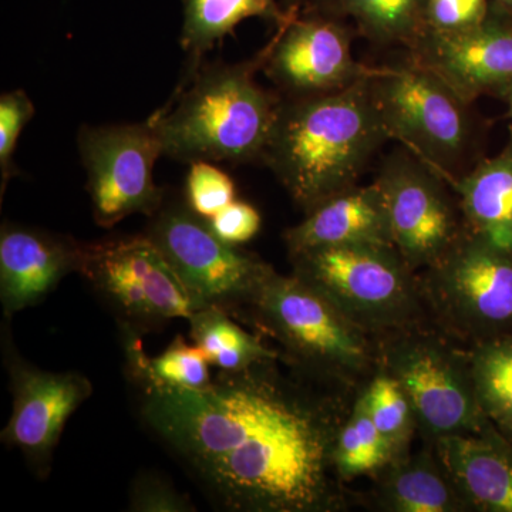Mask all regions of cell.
Listing matches in <instances>:
<instances>
[{"label":"cell","instance_id":"1","mask_svg":"<svg viewBox=\"0 0 512 512\" xmlns=\"http://www.w3.org/2000/svg\"><path fill=\"white\" fill-rule=\"evenodd\" d=\"M282 357L218 373L201 389L161 382L144 370L147 426L187 464L225 510L339 512L348 491L333 460L357 394L315 382Z\"/></svg>","mask_w":512,"mask_h":512},{"label":"cell","instance_id":"2","mask_svg":"<svg viewBox=\"0 0 512 512\" xmlns=\"http://www.w3.org/2000/svg\"><path fill=\"white\" fill-rule=\"evenodd\" d=\"M367 76L345 89L286 96L279 104L262 161L305 214L359 184L390 140Z\"/></svg>","mask_w":512,"mask_h":512},{"label":"cell","instance_id":"3","mask_svg":"<svg viewBox=\"0 0 512 512\" xmlns=\"http://www.w3.org/2000/svg\"><path fill=\"white\" fill-rule=\"evenodd\" d=\"M266 47L248 62L211 67L187 77L170 106L150 117L163 154L185 163L262 161L281 97L256 82Z\"/></svg>","mask_w":512,"mask_h":512},{"label":"cell","instance_id":"4","mask_svg":"<svg viewBox=\"0 0 512 512\" xmlns=\"http://www.w3.org/2000/svg\"><path fill=\"white\" fill-rule=\"evenodd\" d=\"M238 316L278 343L286 365L325 386L359 392L379 367V340L296 275L274 269Z\"/></svg>","mask_w":512,"mask_h":512},{"label":"cell","instance_id":"5","mask_svg":"<svg viewBox=\"0 0 512 512\" xmlns=\"http://www.w3.org/2000/svg\"><path fill=\"white\" fill-rule=\"evenodd\" d=\"M370 93L390 140L399 141L454 187L484 158L487 123L473 104L429 69L372 66Z\"/></svg>","mask_w":512,"mask_h":512},{"label":"cell","instance_id":"6","mask_svg":"<svg viewBox=\"0 0 512 512\" xmlns=\"http://www.w3.org/2000/svg\"><path fill=\"white\" fill-rule=\"evenodd\" d=\"M292 274L379 339L430 323L419 272L393 245H348L289 255Z\"/></svg>","mask_w":512,"mask_h":512},{"label":"cell","instance_id":"7","mask_svg":"<svg viewBox=\"0 0 512 512\" xmlns=\"http://www.w3.org/2000/svg\"><path fill=\"white\" fill-rule=\"evenodd\" d=\"M379 340V366L409 397L424 444L490 426L481 409L467 348L433 322Z\"/></svg>","mask_w":512,"mask_h":512},{"label":"cell","instance_id":"8","mask_svg":"<svg viewBox=\"0 0 512 512\" xmlns=\"http://www.w3.org/2000/svg\"><path fill=\"white\" fill-rule=\"evenodd\" d=\"M431 322L467 346L512 333V252L466 231L419 272Z\"/></svg>","mask_w":512,"mask_h":512},{"label":"cell","instance_id":"9","mask_svg":"<svg viewBox=\"0 0 512 512\" xmlns=\"http://www.w3.org/2000/svg\"><path fill=\"white\" fill-rule=\"evenodd\" d=\"M79 274L136 336L202 308L146 234L83 244Z\"/></svg>","mask_w":512,"mask_h":512},{"label":"cell","instance_id":"10","mask_svg":"<svg viewBox=\"0 0 512 512\" xmlns=\"http://www.w3.org/2000/svg\"><path fill=\"white\" fill-rule=\"evenodd\" d=\"M146 235L202 308L218 306L238 316L274 271L258 255L218 238L187 202L163 204Z\"/></svg>","mask_w":512,"mask_h":512},{"label":"cell","instance_id":"11","mask_svg":"<svg viewBox=\"0 0 512 512\" xmlns=\"http://www.w3.org/2000/svg\"><path fill=\"white\" fill-rule=\"evenodd\" d=\"M373 183L382 192L394 248L413 271L436 264L466 234L454 188L406 147L384 157Z\"/></svg>","mask_w":512,"mask_h":512},{"label":"cell","instance_id":"12","mask_svg":"<svg viewBox=\"0 0 512 512\" xmlns=\"http://www.w3.org/2000/svg\"><path fill=\"white\" fill-rule=\"evenodd\" d=\"M87 171V191L96 224L103 228L134 214L153 217L163 207L164 191L153 170L163 146L150 120L121 126H86L77 137Z\"/></svg>","mask_w":512,"mask_h":512},{"label":"cell","instance_id":"13","mask_svg":"<svg viewBox=\"0 0 512 512\" xmlns=\"http://www.w3.org/2000/svg\"><path fill=\"white\" fill-rule=\"evenodd\" d=\"M355 37L348 20L301 10L276 28L262 70L286 96L345 89L372 69L353 56Z\"/></svg>","mask_w":512,"mask_h":512},{"label":"cell","instance_id":"14","mask_svg":"<svg viewBox=\"0 0 512 512\" xmlns=\"http://www.w3.org/2000/svg\"><path fill=\"white\" fill-rule=\"evenodd\" d=\"M8 372L13 407L2 441L18 448L30 466L46 476L67 420L92 396V383L76 372L36 369L16 353L8 355Z\"/></svg>","mask_w":512,"mask_h":512},{"label":"cell","instance_id":"15","mask_svg":"<svg viewBox=\"0 0 512 512\" xmlns=\"http://www.w3.org/2000/svg\"><path fill=\"white\" fill-rule=\"evenodd\" d=\"M407 59L437 74L468 103L512 80V16L491 2L483 23L461 32L426 29Z\"/></svg>","mask_w":512,"mask_h":512},{"label":"cell","instance_id":"16","mask_svg":"<svg viewBox=\"0 0 512 512\" xmlns=\"http://www.w3.org/2000/svg\"><path fill=\"white\" fill-rule=\"evenodd\" d=\"M83 244L22 225L0 231V301L6 316L43 301L63 278L79 274Z\"/></svg>","mask_w":512,"mask_h":512},{"label":"cell","instance_id":"17","mask_svg":"<svg viewBox=\"0 0 512 512\" xmlns=\"http://www.w3.org/2000/svg\"><path fill=\"white\" fill-rule=\"evenodd\" d=\"M433 447L470 512H512V437L490 424Z\"/></svg>","mask_w":512,"mask_h":512},{"label":"cell","instance_id":"18","mask_svg":"<svg viewBox=\"0 0 512 512\" xmlns=\"http://www.w3.org/2000/svg\"><path fill=\"white\" fill-rule=\"evenodd\" d=\"M284 241L289 255L348 245H393L382 192L375 183L340 192L286 229Z\"/></svg>","mask_w":512,"mask_h":512},{"label":"cell","instance_id":"19","mask_svg":"<svg viewBox=\"0 0 512 512\" xmlns=\"http://www.w3.org/2000/svg\"><path fill=\"white\" fill-rule=\"evenodd\" d=\"M373 504L384 512H470L433 446L394 458L373 477Z\"/></svg>","mask_w":512,"mask_h":512},{"label":"cell","instance_id":"20","mask_svg":"<svg viewBox=\"0 0 512 512\" xmlns=\"http://www.w3.org/2000/svg\"><path fill=\"white\" fill-rule=\"evenodd\" d=\"M453 188L467 231L512 252V127L500 153L481 158Z\"/></svg>","mask_w":512,"mask_h":512},{"label":"cell","instance_id":"21","mask_svg":"<svg viewBox=\"0 0 512 512\" xmlns=\"http://www.w3.org/2000/svg\"><path fill=\"white\" fill-rule=\"evenodd\" d=\"M301 10L352 20L357 36L377 46L410 49L427 29V0H306Z\"/></svg>","mask_w":512,"mask_h":512},{"label":"cell","instance_id":"22","mask_svg":"<svg viewBox=\"0 0 512 512\" xmlns=\"http://www.w3.org/2000/svg\"><path fill=\"white\" fill-rule=\"evenodd\" d=\"M261 18L275 28L288 22L279 0H184L181 46L190 55L187 77L197 73L198 60L234 32L242 20Z\"/></svg>","mask_w":512,"mask_h":512},{"label":"cell","instance_id":"23","mask_svg":"<svg viewBox=\"0 0 512 512\" xmlns=\"http://www.w3.org/2000/svg\"><path fill=\"white\" fill-rule=\"evenodd\" d=\"M188 322L194 345L204 350L211 365L222 372H241L282 357L278 349L268 348L258 336L237 325L231 313L218 306L198 309Z\"/></svg>","mask_w":512,"mask_h":512},{"label":"cell","instance_id":"24","mask_svg":"<svg viewBox=\"0 0 512 512\" xmlns=\"http://www.w3.org/2000/svg\"><path fill=\"white\" fill-rule=\"evenodd\" d=\"M478 402L487 419L512 437V333L467 346Z\"/></svg>","mask_w":512,"mask_h":512},{"label":"cell","instance_id":"25","mask_svg":"<svg viewBox=\"0 0 512 512\" xmlns=\"http://www.w3.org/2000/svg\"><path fill=\"white\" fill-rule=\"evenodd\" d=\"M333 460L345 484L360 477H375L393 460L389 446L370 419L362 392L340 427Z\"/></svg>","mask_w":512,"mask_h":512},{"label":"cell","instance_id":"26","mask_svg":"<svg viewBox=\"0 0 512 512\" xmlns=\"http://www.w3.org/2000/svg\"><path fill=\"white\" fill-rule=\"evenodd\" d=\"M362 396L370 419L389 446L393 460L409 454L417 434V421L412 403L400 384L379 366L362 390Z\"/></svg>","mask_w":512,"mask_h":512},{"label":"cell","instance_id":"27","mask_svg":"<svg viewBox=\"0 0 512 512\" xmlns=\"http://www.w3.org/2000/svg\"><path fill=\"white\" fill-rule=\"evenodd\" d=\"M123 335L128 366L175 386L201 389L212 382L211 363L204 350L188 345L183 336L178 335L160 356L148 357L136 335L126 332Z\"/></svg>","mask_w":512,"mask_h":512},{"label":"cell","instance_id":"28","mask_svg":"<svg viewBox=\"0 0 512 512\" xmlns=\"http://www.w3.org/2000/svg\"><path fill=\"white\" fill-rule=\"evenodd\" d=\"M234 181L208 161L192 163L185 183V202L195 214L210 220L235 198Z\"/></svg>","mask_w":512,"mask_h":512},{"label":"cell","instance_id":"29","mask_svg":"<svg viewBox=\"0 0 512 512\" xmlns=\"http://www.w3.org/2000/svg\"><path fill=\"white\" fill-rule=\"evenodd\" d=\"M35 116V106L23 90L3 93L0 97V173L2 194L10 177L15 175L13 164L16 144L26 124Z\"/></svg>","mask_w":512,"mask_h":512},{"label":"cell","instance_id":"30","mask_svg":"<svg viewBox=\"0 0 512 512\" xmlns=\"http://www.w3.org/2000/svg\"><path fill=\"white\" fill-rule=\"evenodd\" d=\"M490 8L491 0H427V29L450 33L476 28Z\"/></svg>","mask_w":512,"mask_h":512},{"label":"cell","instance_id":"31","mask_svg":"<svg viewBox=\"0 0 512 512\" xmlns=\"http://www.w3.org/2000/svg\"><path fill=\"white\" fill-rule=\"evenodd\" d=\"M130 510L137 512H192L194 505L173 484L154 474H141L133 483Z\"/></svg>","mask_w":512,"mask_h":512},{"label":"cell","instance_id":"32","mask_svg":"<svg viewBox=\"0 0 512 512\" xmlns=\"http://www.w3.org/2000/svg\"><path fill=\"white\" fill-rule=\"evenodd\" d=\"M207 221L218 238L238 247L255 238L262 225L259 211L248 202L238 200L232 201Z\"/></svg>","mask_w":512,"mask_h":512},{"label":"cell","instance_id":"33","mask_svg":"<svg viewBox=\"0 0 512 512\" xmlns=\"http://www.w3.org/2000/svg\"><path fill=\"white\" fill-rule=\"evenodd\" d=\"M305 3L306 0H279V5H281L282 10H284L288 18L298 16Z\"/></svg>","mask_w":512,"mask_h":512},{"label":"cell","instance_id":"34","mask_svg":"<svg viewBox=\"0 0 512 512\" xmlns=\"http://www.w3.org/2000/svg\"><path fill=\"white\" fill-rule=\"evenodd\" d=\"M495 97H498V99L503 100L507 104L508 114H510L512 119V80L505 84L504 87H501L498 93L495 94Z\"/></svg>","mask_w":512,"mask_h":512},{"label":"cell","instance_id":"35","mask_svg":"<svg viewBox=\"0 0 512 512\" xmlns=\"http://www.w3.org/2000/svg\"><path fill=\"white\" fill-rule=\"evenodd\" d=\"M491 2L512 16V0H491Z\"/></svg>","mask_w":512,"mask_h":512}]
</instances>
